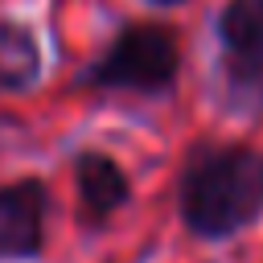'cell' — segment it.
Listing matches in <instances>:
<instances>
[{
    "label": "cell",
    "instance_id": "cell-2",
    "mask_svg": "<svg viewBox=\"0 0 263 263\" xmlns=\"http://www.w3.org/2000/svg\"><path fill=\"white\" fill-rule=\"evenodd\" d=\"M177 66H181V53H177V37L168 29L132 25L90 66V82L111 86V90H148L152 95V90L173 86Z\"/></svg>",
    "mask_w": 263,
    "mask_h": 263
},
{
    "label": "cell",
    "instance_id": "cell-1",
    "mask_svg": "<svg viewBox=\"0 0 263 263\" xmlns=\"http://www.w3.org/2000/svg\"><path fill=\"white\" fill-rule=\"evenodd\" d=\"M181 210L189 230L205 238L247 226L263 210V156L251 148L201 152L185 173Z\"/></svg>",
    "mask_w": 263,
    "mask_h": 263
},
{
    "label": "cell",
    "instance_id": "cell-5",
    "mask_svg": "<svg viewBox=\"0 0 263 263\" xmlns=\"http://www.w3.org/2000/svg\"><path fill=\"white\" fill-rule=\"evenodd\" d=\"M78 193L90 214L107 218L111 210H119L127 201V177L111 156L86 152V156H78Z\"/></svg>",
    "mask_w": 263,
    "mask_h": 263
},
{
    "label": "cell",
    "instance_id": "cell-7",
    "mask_svg": "<svg viewBox=\"0 0 263 263\" xmlns=\"http://www.w3.org/2000/svg\"><path fill=\"white\" fill-rule=\"evenodd\" d=\"M152 4H181V0H152Z\"/></svg>",
    "mask_w": 263,
    "mask_h": 263
},
{
    "label": "cell",
    "instance_id": "cell-6",
    "mask_svg": "<svg viewBox=\"0 0 263 263\" xmlns=\"http://www.w3.org/2000/svg\"><path fill=\"white\" fill-rule=\"evenodd\" d=\"M37 41L29 29L0 21V90H25L37 78Z\"/></svg>",
    "mask_w": 263,
    "mask_h": 263
},
{
    "label": "cell",
    "instance_id": "cell-3",
    "mask_svg": "<svg viewBox=\"0 0 263 263\" xmlns=\"http://www.w3.org/2000/svg\"><path fill=\"white\" fill-rule=\"evenodd\" d=\"M226 78L242 90L263 86V0H226L218 16Z\"/></svg>",
    "mask_w": 263,
    "mask_h": 263
},
{
    "label": "cell",
    "instance_id": "cell-4",
    "mask_svg": "<svg viewBox=\"0 0 263 263\" xmlns=\"http://www.w3.org/2000/svg\"><path fill=\"white\" fill-rule=\"evenodd\" d=\"M45 189L41 181H16L0 189V259H29L41 251Z\"/></svg>",
    "mask_w": 263,
    "mask_h": 263
}]
</instances>
